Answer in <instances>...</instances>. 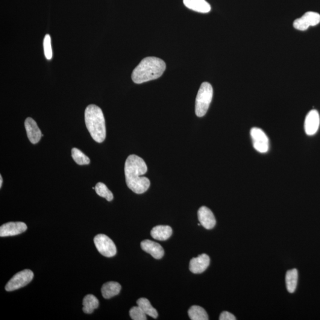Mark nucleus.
<instances>
[{
  "label": "nucleus",
  "mask_w": 320,
  "mask_h": 320,
  "mask_svg": "<svg viewBox=\"0 0 320 320\" xmlns=\"http://www.w3.org/2000/svg\"><path fill=\"white\" fill-rule=\"evenodd\" d=\"M210 264V258L206 254H202L191 259L189 269L195 274H200L206 271Z\"/></svg>",
  "instance_id": "obj_11"
},
{
  "label": "nucleus",
  "mask_w": 320,
  "mask_h": 320,
  "mask_svg": "<svg viewBox=\"0 0 320 320\" xmlns=\"http://www.w3.org/2000/svg\"><path fill=\"white\" fill-rule=\"evenodd\" d=\"M34 274L31 270L26 269L14 276L8 281L5 289L7 291H13L27 285L33 280Z\"/></svg>",
  "instance_id": "obj_5"
},
{
  "label": "nucleus",
  "mask_w": 320,
  "mask_h": 320,
  "mask_svg": "<svg viewBox=\"0 0 320 320\" xmlns=\"http://www.w3.org/2000/svg\"><path fill=\"white\" fill-rule=\"evenodd\" d=\"M298 273L296 269L290 270L286 274V285L287 291L292 293L295 291L297 286Z\"/></svg>",
  "instance_id": "obj_18"
},
{
  "label": "nucleus",
  "mask_w": 320,
  "mask_h": 320,
  "mask_svg": "<svg viewBox=\"0 0 320 320\" xmlns=\"http://www.w3.org/2000/svg\"><path fill=\"white\" fill-rule=\"evenodd\" d=\"M147 166L142 158L133 154L128 156L125 164L126 183L129 189L137 194H142L150 186V181L143 177L147 172Z\"/></svg>",
  "instance_id": "obj_1"
},
{
  "label": "nucleus",
  "mask_w": 320,
  "mask_h": 320,
  "mask_svg": "<svg viewBox=\"0 0 320 320\" xmlns=\"http://www.w3.org/2000/svg\"><path fill=\"white\" fill-rule=\"evenodd\" d=\"M27 225L22 222H10L0 227V237L15 236L27 230Z\"/></svg>",
  "instance_id": "obj_9"
},
{
  "label": "nucleus",
  "mask_w": 320,
  "mask_h": 320,
  "mask_svg": "<svg viewBox=\"0 0 320 320\" xmlns=\"http://www.w3.org/2000/svg\"><path fill=\"white\" fill-rule=\"evenodd\" d=\"M320 123V115L316 110L309 111L305 117L304 129L308 136H313L318 131Z\"/></svg>",
  "instance_id": "obj_10"
},
{
  "label": "nucleus",
  "mask_w": 320,
  "mask_h": 320,
  "mask_svg": "<svg viewBox=\"0 0 320 320\" xmlns=\"http://www.w3.org/2000/svg\"><path fill=\"white\" fill-rule=\"evenodd\" d=\"M71 154L73 160L78 165H87V164H89L90 163V158L78 148H72Z\"/></svg>",
  "instance_id": "obj_23"
},
{
  "label": "nucleus",
  "mask_w": 320,
  "mask_h": 320,
  "mask_svg": "<svg viewBox=\"0 0 320 320\" xmlns=\"http://www.w3.org/2000/svg\"><path fill=\"white\" fill-rule=\"evenodd\" d=\"M138 306H139L143 310L146 315L150 316L152 318L157 319L158 313L156 310L152 306L150 302L148 299L142 298H140L137 302Z\"/></svg>",
  "instance_id": "obj_21"
},
{
  "label": "nucleus",
  "mask_w": 320,
  "mask_h": 320,
  "mask_svg": "<svg viewBox=\"0 0 320 320\" xmlns=\"http://www.w3.org/2000/svg\"><path fill=\"white\" fill-rule=\"evenodd\" d=\"M146 314L139 306L134 307L131 308L130 316L134 320H146Z\"/></svg>",
  "instance_id": "obj_24"
},
{
  "label": "nucleus",
  "mask_w": 320,
  "mask_h": 320,
  "mask_svg": "<svg viewBox=\"0 0 320 320\" xmlns=\"http://www.w3.org/2000/svg\"><path fill=\"white\" fill-rule=\"evenodd\" d=\"M166 63L163 60L154 57H146L141 61L132 74L135 83L142 84L156 80L165 71Z\"/></svg>",
  "instance_id": "obj_2"
},
{
  "label": "nucleus",
  "mask_w": 320,
  "mask_h": 320,
  "mask_svg": "<svg viewBox=\"0 0 320 320\" xmlns=\"http://www.w3.org/2000/svg\"><path fill=\"white\" fill-rule=\"evenodd\" d=\"M141 247L143 251L150 254L155 259H161L164 256V250L160 244L145 240L141 243Z\"/></svg>",
  "instance_id": "obj_14"
},
{
  "label": "nucleus",
  "mask_w": 320,
  "mask_h": 320,
  "mask_svg": "<svg viewBox=\"0 0 320 320\" xmlns=\"http://www.w3.org/2000/svg\"><path fill=\"white\" fill-rule=\"evenodd\" d=\"M183 3L189 9L201 13H209L211 5L206 0H183Z\"/></svg>",
  "instance_id": "obj_15"
},
{
  "label": "nucleus",
  "mask_w": 320,
  "mask_h": 320,
  "mask_svg": "<svg viewBox=\"0 0 320 320\" xmlns=\"http://www.w3.org/2000/svg\"><path fill=\"white\" fill-rule=\"evenodd\" d=\"M121 285L116 282H108L102 287V293L105 299H110L118 295L121 290Z\"/></svg>",
  "instance_id": "obj_17"
},
{
  "label": "nucleus",
  "mask_w": 320,
  "mask_h": 320,
  "mask_svg": "<svg viewBox=\"0 0 320 320\" xmlns=\"http://www.w3.org/2000/svg\"><path fill=\"white\" fill-rule=\"evenodd\" d=\"M219 319L220 320H236V318L233 314L227 312V311H224L220 315Z\"/></svg>",
  "instance_id": "obj_26"
},
{
  "label": "nucleus",
  "mask_w": 320,
  "mask_h": 320,
  "mask_svg": "<svg viewBox=\"0 0 320 320\" xmlns=\"http://www.w3.org/2000/svg\"><path fill=\"white\" fill-rule=\"evenodd\" d=\"M2 181H2V176L1 175V176H0V187H2Z\"/></svg>",
  "instance_id": "obj_27"
},
{
  "label": "nucleus",
  "mask_w": 320,
  "mask_h": 320,
  "mask_svg": "<svg viewBox=\"0 0 320 320\" xmlns=\"http://www.w3.org/2000/svg\"><path fill=\"white\" fill-rule=\"evenodd\" d=\"M198 219L201 224L207 230H211L216 225V219L213 213L209 208L202 207L198 212Z\"/></svg>",
  "instance_id": "obj_13"
},
{
  "label": "nucleus",
  "mask_w": 320,
  "mask_h": 320,
  "mask_svg": "<svg viewBox=\"0 0 320 320\" xmlns=\"http://www.w3.org/2000/svg\"><path fill=\"white\" fill-rule=\"evenodd\" d=\"M172 228L168 225H158L152 229L151 236L153 239L159 241H166L171 237Z\"/></svg>",
  "instance_id": "obj_16"
},
{
  "label": "nucleus",
  "mask_w": 320,
  "mask_h": 320,
  "mask_svg": "<svg viewBox=\"0 0 320 320\" xmlns=\"http://www.w3.org/2000/svg\"><path fill=\"white\" fill-rule=\"evenodd\" d=\"M252 144L255 150L265 153L269 150V141L263 131L258 128H252L250 131Z\"/></svg>",
  "instance_id": "obj_7"
},
{
  "label": "nucleus",
  "mask_w": 320,
  "mask_h": 320,
  "mask_svg": "<svg viewBox=\"0 0 320 320\" xmlns=\"http://www.w3.org/2000/svg\"><path fill=\"white\" fill-rule=\"evenodd\" d=\"M188 315L192 320H208V314L203 308L198 306V305H193L191 307L188 311Z\"/></svg>",
  "instance_id": "obj_20"
},
{
  "label": "nucleus",
  "mask_w": 320,
  "mask_h": 320,
  "mask_svg": "<svg viewBox=\"0 0 320 320\" xmlns=\"http://www.w3.org/2000/svg\"><path fill=\"white\" fill-rule=\"evenodd\" d=\"M25 126L30 142L33 144L39 142L43 135L38 127L36 122L32 117H28L25 120Z\"/></svg>",
  "instance_id": "obj_12"
},
{
  "label": "nucleus",
  "mask_w": 320,
  "mask_h": 320,
  "mask_svg": "<svg viewBox=\"0 0 320 320\" xmlns=\"http://www.w3.org/2000/svg\"><path fill=\"white\" fill-rule=\"evenodd\" d=\"M320 22V14L313 11H308L300 18L296 19L293 22V27L297 30L304 31L307 30L310 26L319 24Z\"/></svg>",
  "instance_id": "obj_8"
},
{
  "label": "nucleus",
  "mask_w": 320,
  "mask_h": 320,
  "mask_svg": "<svg viewBox=\"0 0 320 320\" xmlns=\"http://www.w3.org/2000/svg\"><path fill=\"white\" fill-rule=\"evenodd\" d=\"M44 54L47 60H51L52 58V50L51 47V39L49 35H46L43 39Z\"/></svg>",
  "instance_id": "obj_25"
},
{
  "label": "nucleus",
  "mask_w": 320,
  "mask_h": 320,
  "mask_svg": "<svg viewBox=\"0 0 320 320\" xmlns=\"http://www.w3.org/2000/svg\"><path fill=\"white\" fill-rule=\"evenodd\" d=\"M83 311L86 314H92L94 310L98 308L99 305V302L93 295H87L83 299Z\"/></svg>",
  "instance_id": "obj_19"
},
{
  "label": "nucleus",
  "mask_w": 320,
  "mask_h": 320,
  "mask_svg": "<svg viewBox=\"0 0 320 320\" xmlns=\"http://www.w3.org/2000/svg\"><path fill=\"white\" fill-rule=\"evenodd\" d=\"M85 123L92 139L98 143L107 137L105 119L101 108L95 105L88 106L84 113Z\"/></svg>",
  "instance_id": "obj_3"
},
{
  "label": "nucleus",
  "mask_w": 320,
  "mask_h": 320,
  "mask_svg": "<svg viewBox=\"0 0 320 320\" xmlns=\"http://www.w3.org/2000/svg\"><path fill=\"white\" fill-rule=\"evenodd\" d=\"M94 243L98 250L103 255L111 257L116 254V245L109 237L105 234H99L94 239Z\"/></svg>",
  "instance_id": "obj_6"
},
{
  "label": "nucleus",
  "mask_w": 320,
  "mask_h": 320,
  "mask_svg": "<svg viewBox=\"0 0 320 320\" xmlns=\"http://www.w3.org/2000/svg\"><path fill=\"white\" fill-rule=\"evenodd\" d=\"M213 97V88L208 82L201 84L196 96L195 113L198 117H203L210 107Z\"/></svg>",
  "instance_id": "obj_4"
},
{
  "label": "nucleus",
  "mask_w": 320,
  "mask_h": 320,
  "mask_svg": "<svg viewBox=\"0 0 320 320\" xmlns=\"http://www.w3.org/2000/svg\"><path fill=\"white\" fill-rule=\"evenodd\" d=\"M95 189L97 194L102 198H105L107 201L110 202L113 200V193L108 189L105 184L99 182L96 185Z\"/></svg>",
  "instance_id": "obj_22"
}]
</instances>
